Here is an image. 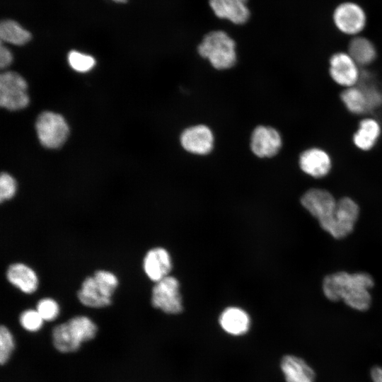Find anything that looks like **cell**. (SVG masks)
Listing matches in <instances>:
<instances>
[{"label": "cell", "instance_id": "19", "mask_svg": "<svg viewBox=\"0 0 382 382\" xmlns=\"http://www.w3.org/2000/svg\"><path fill=\"white\" fill-rule=\"evenodd\" d=\"M380 133L381 127L376 120L372 118L364 119L354 134V144L361 150H370L378 141Z\"/></svg>", "mask_w": 382, "mask_h": 382}, {"label": "cell", "instance_id": "23", "mask_svg": "<svg viewBox=\"0 0 382 382\" xmlns=\"http://www.w3.org/2000/svg\"><path fill=\"white\" fill-rule=\"evenodd\" d=\"M93 277L102 293L106 297L112 299L119 284L117 276L110 271L99 270L94 273Z\"/></svg>", "mask_w": 382, "mask_h": 382}, {"label": "cell", "instance_id": "25", "mask_svg": "<svg viewBox=\"0 0 382 382\" xmlns=\"http://www.w3.org/2000/svg\"><path fill=\"white\" fill-rule=\"evenodd\" d=\"M36 310L44 321L54 320L59 313L58 303L51 298H43L40 299L37 303Z\"/></svg>", "mask_w": 382, "mask_h": 382}, {"label": "cell", "instance_id": "24", "mask_svg": "<svg viewBox=\"0 0 382 382\" xmlns=\"http://www.w3.org/2000/svg\"><path fill=\"white\" fill-rule=\"evenodd\" d=\"M68 62L70 66L79 72L88 71L96 64L95 59L92 56L75 50L69 53Z\"/></svg>", "mask_w": 382, "mask_h": 382}, {"label": "cell", "instance_id": "21", "mask_svg": "<svg viewBox=\"0 0 382 382\" xmlns=\"http://www.w3.org/2000/svg\"><path fill=\"white\" fill-rule=\"evenodd\" d=\"M1 42H7L16 45H23L31 39L30 33L20 24L13 20H6L0 25Z\"/></svg>", "mask_w": 382, "mask_h": 382}, {"label": "cell", "instance_id": "4", "mask_svg": "<svg viewBox=\"0 0 382 382\" xmlns=\"http://www.w3.org/2000/svg\"><path fill=\"white\" fill-rule=\"evenodd\" d=\"M96 332V325L91 319L85 316H78L54 328L53 344L61 352H74L82 342L93 338Z\"/></svg>", "mask_w": 382, "mask_h": 382}, {"label": "cell", "instance_id": "16", "mask_svg": "<svg viewBox=\"0 0 382 382\" xmlns=\"http://www.w3.org/2000/svg\"><path fill=\"white\" fill-rule=\"evenodd\" d=\"M219 324L228 334L239 336L248 331L250 319L244 310L238 307H229L221 313Z\"/></svg>", "mask_w": 382, "mask_h": 382}, {"label": "cell", "instance_id": "2", "mask_svg": "<svg viewBox=\"0 0 382 382\" xmlns=\"http://www.w3.org/2000/svg\"><path fill=\"white\" fill-rule=\"evenodd\" d=\"M374 284L372 277L368 273L338 272L324 278L323 290L329 300H342L351 308L363 311L371 305L369 289Z\"/></svg>", "mask_w": 382, "mask_h": 382}, {"label": "cell", "instance_id": "9", "mask_svg": "<svg viewBox=\"0 0 382 382\" xmlns=\"http://www.w3.org/2000/svg\"><path fill=\"white\" fill-rule=\"evenodd\" d=\"M282 146V138L279 132L271 126L260 125L251 132L250 149L260 158L275 156Z\"/></svg>", "mask_w": 382, "mask_h": 382}, {"label": "cell", "instance_id": "14", "mask_svg": "<svg viewBox=\"0 0 382 382\" xmlns=\"http://www.w3.org/2000/svg\"><path fill=\"white\" fill-rule=\"evenodd\" d=\"M299 162L305 173L316 178L325 176L331 168L330 156L319 148H310L303 151Z\"/></svg>", "mask_w": 382, "mask_h": 382}, {"label": "cell", "instance_id": "13", "mask_svg": "<svg viewBox=\"0 0 382 382\" xmlns=\"http://www.w3.org/2000/svg\"><path fill=\"white\" fill-rule=\"evenodd\" d=\"M143 268L149 279L158 282L168 276L171 259L168 252L160 247L149 250L143 260Z\"/></svg>", "mask_w": 382, "mask_h": 382}, {"label": "cell", "instance_id": "8", "mask_svg": "<svg viewBox=\"0 0 382 382\" xmlns=\"http://www.w3.org/2000/svg\"><path fill=\"white\" fill-rule=\"evenodd\" d=\"M182 148L196 156L209 154L214 147V134L212 129L204 124H197L186 127L179 138Z\"/></svg>", "mask_w": 382, "mask_h": 382}, {"label": "cell", "instance_id": "17", "mask_svg": "<svg viewBox=\"0 0 382 382\" xmlns=\"http://www.w3.org/2000/svg\"><path fill=\"white\" fill-rule=\"evenodd\" d=\"M281 369L286 382H314V371L303 359L297 357H284L281 361Z\"/></svg>", "mask_w": 382, "mask_h": 382}, {"label": "cell", "instance_id": "11", "mask_svg": "<svg viewBox=\"0 0 382 382\" xmlns=\"http://www.w3.org/2000/svg\"><path fill=\"white\" fill-rule=\"evenodd\" d=\"M329 72L335 83L345 88L356 86L360 79L358 64L345 52L332 54L330 59Z\"/></svg>", "mask_w": 382, "mask_h": 382}, {"label": "cell", "instance_id": "28", "mask_svg": "<svg viewBox=\"0 0 382 382\" xmlns=\"http://www.w3.org/2000/svg\"><path fill=\"white\" fill-rule=\"evenodd\" d=\"M17 190V183L13 176L2 172L0 176V201L3 202L13 198Z\"/></svg>", "mask_w": 382, "mask_h": 382}, {"label": "cell", "instance_id": "15", "mask_svg": "<svg viewBox=\"0 0 382 382\" xmlns=\"http://www.w3.org/2000/svg\"><path fill=\"white\" fill-rule=\"evenodd\" d=\"M6 279L10 284L26 294L36 291L39 279L35 270L22 262H16L8 266Z\"/></svg>", "mask_w": 382, "mask_h": 382}, {"label": "cell", "instance_id": "1", "mask_svg": "<svg viewBox=\"0 0 382 382\" xmlns=\"http://www.w3.org/2000/svg\"><path fill=\"white\" fill-rule=\"evenodd\" d=\"M301 202L318 220L321 228L335 238H342L352 231L359 214V206L351 198L336 200L322 189L308 190Z\"/></svg>", "mask_w": 382, "mask_h": 382}, {"label": "cell", "instance_id": "5", "mask_svg": "<svg viewBox=\"0 0 382 382\" xmlns=\"http://www.w3.org/2000/svg\"><path fill=\"white\" fill-rule=\"evenodd\" d=\"M35 129L40 144L47 149H57L66 141L69 133V126L59 114L45 111L35 122Z\"/></svg>", "mask_w": 382, "mask_h": 382}, {"label": "cell", "instance_id": "6", "mask_svg": "<svg viewBox=\"0 0 382 382\" xmlns=\"http://www.w3.org/2000/svg\"><path fill=\"white\" fill-rule=\"evenodd\" d=\"M25 80L15 71L0 75V105L9 110L25 108L29 103Z\"/></svg>", "mask_w": 382, "mask_h": 382}, {"label": "cell", "instance_id": "26", "mask_svg": "<svg viewBox=\"0 0 382 382\" xmlns=\"http://www.w3.org/2000/svg\"><path fill=\"white\" fill-rule=\"evenodd\" d=\"M19 321L25 330L36 332L42 328L44 320L36 309H28L21 314Z\"/></svg>", "mask_w": 382, "mask_h": 382}, {"label": "cell", "instance_id": "18", "mask_svg": "<svg viewBox=\"0 0 382 382\" xmlns=\"http://www.w3.org/2000/svg\"><path fill=\"white\" fill-rule=\"evenodd\" d=\"M77 297L83 305L91 308L106 307L112 303V299L101 292L93 276L85 278L77 292Z\"/></svg>", "mask_w": 382, "mask_h": 382}, {"label": "cell", "instance_id": "12", "mask_svg": "<svg viewBox=\"0 0 382 382\" xmlns=\"http://www.w3.org/2000/svg\"><path fill=\"white\" fill-rule=\"evenodd\" d=\"M248 1V0H209V5L216 17L226 19L236 25H243L250 17Z\"/></svg>", "mask_w": 382, "mask_h": 382}, {"label": "cell", "instance_id": "30", "mask_svg": "<svg viewBox=\"0 0 382 382\" xmlns=\"http://www.w3.org/2000/svg\"><path fill=\"white\" fill-rule=\"evenodd\" d=\"M371 378L374 382H382V368L374 367L371 371Z\"/></svg>", "mask_w": 382, "mask_h": 382}, {"label": "cell", "instance_id": "10", "mask_svg": "<svg viewBox=\"0 0 382 382\" xmlns=\"http://www.w3.org/2000/svg\"><path fill=\"white\" fill-rule=\"evenodd\" d=\"M333 21L340 32L347 35H356L366 26V16L364 9L357 4L344 2L335 8Z\"/></svg>", "mask_w": 382, "mask_h": 382}, {"label": "cell", "instance_id": "22", "mask_svg": "<svg viewBox=\"0 0 382 382\" xmlns=\"http://www.w3.org/2000/svg\"><path fill=\"white\" fill-rule=\"evenodd\" d=\"M341 100L347 109L354 114L369 110L367 98L359 86L346 88L341 93Z\"/></svg>", "mask_w": 382, "mask_h": 382}, {"label": "cell", "instance_id": "3", "mask_svg": "<svg viewBox=\"0 0 382 382\" xmlns=\"http://www.w3.org/2000/svg\"><path fill=\"white\" fill-rule=\"evenodd\" d=\"M199 55L217 70H227L237 62L235 40L225 31L216 30L205 34L197 46Z\"/></svg>", "mask_w": 382, "mask_h": 382}, {"label": "cell", "instance_id": "20", "mask_svg": "<svg viewBox=\"0 0 382 382\" xmlns=\"http://www.w3.org/2000/svg\"><path fill=\"white\" fill-rule=\"evenodd\" d=\"M348 54L358 65H368L375 59L376 51L369 40L356 37L349 44Z\"/></svg>", "mask_w": 382, "mask_h": 382}, {"label": "cell", "instance_id": "27", "mask_svg": "<svg viewBox=\"0 0 382 382\" xmlns=\"http://www.w3.org/2000/svg\"><path fill=\"white\" fill-rule=\"evenodd\" d=\"M14 349V340L9 330L4 325L0 328V363L5 364Z\"/></svg>", "mask_w": 382, "mask_h": 382}, {"label": "cell", "instance_id": "31", "mask_svg": "<svg viewBox=\"0 0 382 382\" xmlns=\"http://www.w3.org/2000/svg\"><path fill=\"white\" fill-rule=\"evenodd\" d=\"M112 1L117 3H125L127 1V0H112Z\"/></svg>", "mask_w": 382, "mask_h": 382}, {"label": "cell", "instance_id": "7", "mask_svg": "<svg viewBox=\"0 0 382 382\" xmlns=\"http://www.w3.org/2000/svg\"><path fill=\"white\" fill-rule=\"evenodd\" d=\"M179 286L178 281L171 276H167L156 282L151 294L153 306L166 313H180L183 305Z\"/></svg>", "mask_w": 382, "mask_h": 382}, {"label": "cell", "instance_id": "29", "mask_svg": "<svg viewBox=\"0 0 382 382\" xmlns=\"http://www.w3.org/2000/svg\"><path fill=\"white\" fill-rule=\"evenodd\" d=\"M13 61V56L10 50L1 43L0 47V67L5 69Z\"/></svg>", "mask_w": 382, "mask_h": 382}]
</instances>
